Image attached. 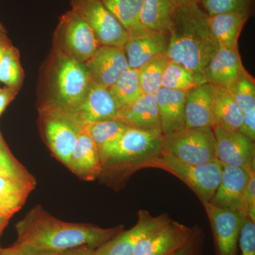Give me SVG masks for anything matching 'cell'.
I'll list each match as a JSON object with an SVG mask.
<instances>
[{
	"label": "cell",
	"mask_w": 255,
	"mask_h": 255,
	"mask_svg": "<svg viewBox=\"0 0 255 255\" xmlns=\"http://www.w3.org/2000/svg\"><path fill=\"white\" fill-rule=\"evenodd\" d=\"M16 244L36 252L63 253L84 246L97 249L123 231L124 226L103 228L65 222L38 206L16 223Z\"/></svg>",
	"instance_id": "1"
},
{
	"label": "cell",
	"mask_w": 255,
	"mask_h": 255,
	"mask_svg": "<svg viewBox=\"0 0 255 255\" xmlns=\"http://www.w3.org/2000/svg\"><path fill=\"white\" fill-rule=\"evenodd\" d=\"M168 33L166 56L169 61L184 65L201 78L220 46L210 31L209 15L199 3L179 6Z\"/></svg>",
	"instance_id": "2"
},
{
	"label": "cell",
	"mask_w": 255,
	"mask_h": 255,
	"mask_svg": "<svg viewBox=\"0 0 255 255\" xmlns=\"http://www.w3.org/2000/svg\"><path fill=\"white\" fill-rule=\"evenodd\" d=\"M162 137L155 130L128 128L115 143L100 153L102 172L109 170L128 175L146 168L162 152Z\"/></svg>",
	"instance_id": "3"
},
{
	"label": "cell",
	"mask_w": 255,
	"mask_h": 255,
	"mask_svg": "<svg viewBox=\"0 0 255 255\" xmlns=\"http://www.w3.org/2000/svg\"><path fill=\"white\" fill-rule=\"evenodd\" d=\"M146 168H157L173 174L187 184L203 205L210 202L219 187L223 165L219 160L191 164L182 162L167 152L152 159Z\"/></svg>",
	"instance_id": "4"
},
{
	"label": "cell",
	"mask_w": 255,
	"mask_h": 255,
	"mask_svg": "<svg viewBox=\"0 0 255 255\" xmlns=\"http://www.w3.org/2000/svg\"><path fill=\"white\" fill-rule=\"evenodd\" d=\"M162 136V150L182 162L199 164L218 160L213 128L184 127Z\"/></svg>",
	"instance_id": "5"
},
{
	"label": "cell",
	"mask_w": 255,
	"mask_h": 255,
	"mask_svg": "<svg viewBox=\"0 0 255 255\" xmlns=\"http://www.w3.org/2000/svg\"><path fill=\"white\" fill-rule=\"evenodd\" d=\"M56 38L58 52L82 63L90 59L101 46L90 25L73 9L60 18Z\"/></svg>",
	"instance_id": "6"
},
{
	"label": "cell",
	"mask_w": 255,
	"mask_h": 255,
	"mask_svg": "<svg viewBox=\"0 0 255 255\" xmlns=\"http://www.w3.org/2000/svg\"><path fill=\"white\" fill-rule=\"evenodd\" d=\"M40 114L47 145L55 157L64 165L68 166L81 126L50 104L41 109Z\"/></svg>",
	"instance_id": "7"
},
{
	"label": "cell",
	"mask_w": 255,
	"mask_h": 255,
	"mask_svg": "<svg viewBox=\"0 0 255 255\" xmlns=\"http://www.w3.org/2000/svg\"><path fill=\"white\" fill-rule=\"evenodd\" d=\"M51 105L80 126L116 119L119 112V106L110 88L92 82L85 95L75 103L65 107Z\"/></svg>",
	"instance_id": "8"
},
{
	"label": "cell",
	"mask_w": 255,
	"mask_h": 255,
	"mask_svg": "<svg viewBox=\"0 0 255 255\" xmlns=\"http://www.w3.org/2000/svg\"><path fill=\"white\" fill-rule=\"evenodd\" d=\"M71 4L90 25L101 46L124 48L130 35L100 0H72Z\"/></svg>",
	"instance_id": "9"
},
{
	"label": "cell",
	"mask_w": 255,
	"mask_h": 255,
	"mask_svg": "<svg viewBox=\"0 0 255 255\" xmlns=\"http://www.w3.org/2000/svg\"><path fill=\"white\" fill-rule=\"evenodd\" d=\"M58 56L55 70V100L50 104L65 107L80 100L91 81L85 64L59 52Z\"/></svg>",
	"instance_id": "10"
},
{
	"label": "cell",
	"mask_w": 255,
	"mask_h": 255,
	"mask_svg": "<svg viewBox=\"0 0 255 255\" xmlns=\"http://www.w3.org/2000/svg\"><path fill=\"white\" fill-rule=\"evenodd\" d=\"M194 229L169 219L138 242L133 255H172L187 244Z\"/></svg>",
	"instance_id": "11"
},
{
	"label": "cell",
	"mask_w": 255,
	"mask_h": 255,
	"mask_svg": "<svg viewBox=\"0 0 255 255\" xmlns=\"http://www.w3.org/2000/svg\"><path fill=\"white\" fill-rule=\"evenodd\" d=\"M203 206L211 225L216 255H237L243 217L239 213L209 202Z\"/></svg>",
	"instance_id": "12"
},
{
	"label": "cell",
	"mask_w": 255,
	"mask_h": 255,
	"mask_svg": "<svg viewBox=\"0 0 255 255\" xmlns=\"http://www.w3.org/2000/svg\"><path fill=\"white\" fill-rule=\"evenodd\" d=\"M137 223L130 229L122 231L115 237L95 249L97 255H133L138 242L167 222V214L152 216L146 210L138 211Z\"/></svg>",
	"instance_id": "13"
},
{
	"label": "cell",
	"mask_w": 255,
	"mask_h": 255,
	"mask_svg": "<svg viewBox=\"0 0 255 255\" xmlns=\"http://www.w3.org/2000/svg\"><path fill=\"white\" fill-rule=\"evenodd\" d=\"M216 137V155L223 165L243 168L255 167V142L238 130L213 128Z\"/></svg>",
	"instance_id": "14"
},
{
	"label": "cell",
	"mask_w": 255,
	"mask_h": 255,
	"mask_svg": "<svg viewBox=\"0 0 255 255\" xmlns=\"http://www.w3.org/2000/svg\"><path fill=\"white\" fill-rule=\"evenodd\" d=\"M90 81L110 88L119 77L128 70L124 48L101 46L85 63Z\"/></svg>",
	"instance_id": "15"
},
{
	"label": "cell",
	"mask_w": 255,
	"mask_h": 255,
	"mask_svg": "<svg viewBox=\"0 0 255 255\" xmlns=\"http://www.w3.org/2000/svg\"><path fill=\"white\" fill-rule=\"evenodd\" d=\"M223 165V164H222ZM253 168L223 165L219 187L209 203L241 215L242 202Z\"/></svg>",
	"instance_id": "16"
},
{
	"label": "cell",
	"mask_w": 255,
	"mask_h": 255,
	"mask_svg": "<svg viewBox=\"0 0 255 255\" xmlns=\"http://www.w3.org/2000/svg\"><path fill=\"white\" fill-rule=\"evenodd\" d=\"M168 43V33L145 30L129 36L124 48L129 68L139 70L154 58L166 55Z\"/></svg>",
	"instance_id": "17"
},
{
	"label": "cell",
	"mask_w": 255,
	"mask_h": 255,
	"mask_svg": "<svg viewBox=\"0 0 255 255\" xmlns=\"http://www.w3.org/2000/svg\"><path fill=\"white\" fill-rule=\"evenodd\" d=\"M238 48L219 46L201 74L204 83L228 88L245 71Z\"/></svg>",
	"instance_id": "18"
},
{
	"label": "cell",
	"mask_w": 255,
	"mask_h": 255,
	"mask_svg": "<svg viewBox=\"0 0 255 255\" xmlns=\"http://www.w3.org/2000/svg\"><path fill=\"white\" fill-rule=\"evenodd\" d=\"M67 167L77 177L88 182L95 180L102 174L98 149L82 126Z\"/></svg>",
	"instance_id": "19"
},
{
	"label": "cell",
	"mask_w": 255,
	"mask_h": 255,
	"mask_svg": "<svg viewBox=\"0 0 255 255\" xmlns=\"http://www.w3.org/2000/svg\"><path fill=\"white\" fill-rule=\"evenodd\" d=\"M187 92L162 87L155 95L162 135L185 127L184 106Z\"/></svg>",
	"instance_id": "20"
},
{
	"label": "cell",
	"mask_w": 255,
	"mask_h": 255,
	"mask_svg": "<svg viewBox=\"0 0 255 255\" xmlns=\"http://www.w3.org/2000/svg\"><path fill=\"white\" fill-rule=\"evenodd\" d=\"M214 85L203 83L187 92L184 106L187 128H212Z\"/></svg>",
	"instance_id": "21"
},
{
	"label": "cell",
	"mask_w": 255,
	"mask_h": 255,
	"mask_svg": "<svg viewBox=\"0 0 255 255\" xmlns=\"http://www.w3.org/2000/svg\"><path fill=\"white\" fill-rule=\"evenodd\" d=\"M116 119L129 127L162 133L155 95H142L131 105L119 110Z\"/></svg>",
	"instance_id": "22"
},
{
	"label": "cell",
	"mask_w": 255,
	"mask_h": 255,
	"mask_svg": "<svg viewBox=\"0 0 255 255\" xmlns=\"http://www.w3.org/2000/svg\"><path fill=\"white\" fill-rule=\"evenodd\" d=\"M243 113L226 87L214 86L212 102V128L238 130Z\"/></svg>",
	"instance_id": "23"
},
{
	"label": "cell",
	"mask_w": 255,
	"mask_h": 255,
	"mask_svg": "<svg viewBox=\"0 0 255 255\" xmlns=\"http://www.w3.org/2000/svg\"><path fill=\"white\" fill-rule=\"evenodd\" d=\"M249 18L246 12H231L209 16V26L219 46L236 49L242 30Z\"/></svg>",
	"instance_id": "24"
},
{
	"label": "cell",
	"mask_w": 255,
	"mask_h": 255,
	"mask_svg": "<svg viewBox=\"0 0 255 255\" xmlns=\"http://www.w3.org/2000/svg\"><path fill=\"white\" fill-rule=\"evenodd\" d=\"M36 181L0 177V217L9 221L24 205Z\"/></svg>",
	"instance_id": "25"
},
{
	"label": "cell",
	"mask_w": 255,
	"mask_h": 255,
	"mask_svg": "<svg viewBox=\"0 0 255 255\" xmlns=\"http://www.w3.org/2000/svg\"><path fill=\"white\" fill-rule=\"evenodd\" d=\"M179 6L176 0H143L140 13L142 28L168 33Z\"/></svg>",
	"instance_id": "26"
},
{
	"label": "cell",
	"mask_w": 255,
	"mask_h": 255,
	"mask_svg": "<svg viewBox=\"0 0 255 255\" xmlns=\"http://www.w3.org/2000/svg\"><path fill=\"white\" fill-rule=\"evenodd\" d=\"M130 36L145 31L140 23L143 0H100Z\"/></svg>",
	"instance_id": "27"
},
{
	"label": "cell",
	"mask_w": 255,
	"mask_h": 255,
	"mask_svg": "<svg viewBox=\"0 0 255 255\" xmlns=\"http://www.w3.org/2000/svg\"><path fill=\"white\" fill-rule=\"evenodd\" d=\"M82 127L95 142L100 154L115 143L129 127L117 119H111Z\"/></svg>",
	"instance_id": "28"
},
{
	"label": "cell",
	"mask_w": 255,
	"mask_h": 255,
	"mask_svg": "<svg viewBox=\"0 0 255 255\" xmlns=\"http://www.w3.org/2000/svg\"><path fill=\"white\" fill-rule=\"evenodd\" d=\"M110 91L119 110L131 105L143 95L139 81L138 70L129 68L124 72L115 84L110 87Z\"/></svg>",
	"instance_id": "29"
},
{
	"label": "cell",
	"mask_w": 255,
	"mask_h": 255,
	"mask_svg": "<svg viewBox=\"0 0 255 255\" xmlns=\"http://www.w3.org/2000/svg\"><path fill=\"white\" fill-rule=\"evenodd\" d=\"M204 83L200 77L181 64L169 61L164 70L162 87L177 91L189 92Z\"/></svg>",
	"instance_id": "30"
},
{
	"label": "cell",
	"mask_w": 255,
	"mask_h": 255,
	"mask_svg": "<svg viewBox=\"0 0 255 255\" xmlns=\"http://www.w3.org/2000/svg\"><path fill=\"white\" fill-rule=\"evenodd\" d=\"M168 63L167 56L162 55L150 60L137 70L143 95H155L162 88L164 70Z\"/></svg>",
	"instance_id": "31"
},
{
	"label": "cell",
	"mask_w": 255,
	"mask_h": 255,
	"mask_svg": "<svg viewBox=\"0 0 255 255\" xmlns=\"http://www.w3.org/2000/svg\"><path fill=\"white\" fill-rule=\"evenodd\" d=\"M243 114L255 112V83L246 70L228 88Z\"/></svg>",
	"instance_id": "32"
},
{
	"label": "cell",
	"mask_w": 255,
	"mask_h": 255,
	"mask_svg": "<svg viewBox=\"0 0 255 255\" xmlns=\"http://www.w3.org/2000/svg\"><path fill=\"white\" fill-rule=\"evenodd\" d=\"M23 80V71L17 50L9 45L0 64V82L7 87L17 89Z\"/></svg>",
	"instance_id": "33"
},
{
	"label": "cell",
	"mask_w": 255,
	"mask_h": 255,
	"mask_svg": "<svg viewBox=\"0 0 255 255\" xmlns=\"http://www.w3.org/2000/svg\"><path fill=\"white\" fill-rule=\"evenodd\" d=\"M0 177L22 181L36 180L27 169L15 158L6 143L0 145Z\"/></svg>",
	"instance_id": "34"
},
{
	"label": "cell",
	"mask_w": 255,
	"mask_h": 255,
	"mask_svg": "<svg viewBox=\"0 0 255 255\" xmlns=\"http://www.w3.org/2000/svg\"><path fill=\"white\" fill-rule=\"evenodd\" d=\"M252 0H200L199 4L209 16L231 12L249 14Z\"/></svg>",
	"instance_id": "35"
},
{
	"label": "cell",
	"mask_w": 255,
	"mask_h": 255,
	"mask_svg": "<svg viewBox=\"0 0 255 255\" xmlns=\"http://www.w3.org/2000/svg\"><path fill=\"white\" fill-rule=\"evenodd\" d=\"M238 243L241 255H255V221L243 217Z\"/></svg>",
	"instance_id": "36"
},
{
	"label": "cell",
	"mask_w": 255,
	"mask_h": 255,
	"mask_svg": "<svg viewBox=\"0 0 255 255\" xmlns=\"http://www.w3.org/2000/svg\"><path fill=\"white\" fill-rule=\"evenodd\" d=\"M205 233L202 228L195 226L189 242L172 255H204Z\"/></svg>",
	"instance_id": "37"
},
{
	"label": "cell",
	"mask_w": 255,
	"mask_h": 255,
	"mask_svg": "<svg viewBox=\"0 0 255 255\" xmlns=\"http://www.w3.org/2000/svg\"><path fill=\"white\" fill-rule=\"evenodd\" d=\"M241 216L255 221V171H252L242 202Z\"/></svg>",
	"instance_id": "38"
},
{
	"label": "cell",
	"mask_w": 255,
	"mask_h": 255,
	"mask_svg": "<svg viewBox=\"0 0 255 255\" xmlns=\"http://www.w3.org/2000/svg\"><path fill=\"white\" fill-rule=\"evenodd\" d=\"M238 131L255 142V112L243 114V122Z\"/></svg>",
	"instance_id": "39"
},
{
	"label": "cell",
	"mask_w": 255,
	"mask_h": 255,
	"mask_svg": "<svg viewBox=\"0 0 255 255\" xmlns=\"http://www.w3.org/2000/svg\"><path fill=\"white\" fill-rule=\"evenodd\" d=\"M63 253L33 251L16 243L6 249L0 248V255H63Z\"/></svg>",
	"instance_id": "40"
},
{
	"label": "cell",
	"mask_w": 255,
	"mask_h": 255,
	"mask_svg": "<svg viewBox=\"0 0 255 255\" xmlns=\"http://www.w3.org/2000/svg\"><path fill=\"white\" fill-rule=\"evenodd\" d=\"M16 90H17L16 89L6 87L0 92V117L6 110L7 106L9 105L10 102L14 98L17 93Z\"/></svg>",
	"instance_id": "41"
},
{
	"label": "cell",
	"mask_w": 255,
	"mask_h": 255,
	"mask_svg": "<svg viewBox=\"0 0 255 255\" xmlns=\"http://www.w3.org/2000/svg\"><path fill=\"white\" fill-rule=\"evenodd\" d=\"M65 255H97L95 249L90 247L84 246L73 248L64 253Z\"/></svg>",
	"instance_id": "42"
},
{
	"label": "cell",
	"mask_w": 255,
	"mask_h": 255,
	"mask_svg": "<svg viewBox=\"0 0 255 255\" xmlns=\"http://www.w3.org/2000/svg\"><path fill=\"white\" fill-rule=\"evenodd\" d=\"M9 46V44L7 43L6 38L0 41V64H1V60H2L5 52H6Z\"/></svg>",
	"instance_id": "43"
},
{
	"label": "cell",
	"mask_w": 255,
	"mask_h": 255,
	"mask_svg": "<svg viewBox=\"0 0 255 255\" xmlns=\"http://www.w3.org/2000/svg\"><path fill=\"white\" fill-rule=\"evenodd\" d=\"M178 5L181 6H187V5H191L198 4L200 0H176Z\"/></svg>",
	"instance_id": "44"
},
{
	"label": "cell",
	"mask_w": 255,
	"mask_h": 255,
	"mask_svg": "<svg viewBox=\"0 0 255 255\" xmlns=\"http://www.w3.org/2000/svg\"><path fill=\"white\" fill-rule=\"evenodd\" d=\"M8 222H9V221H7V220L0 217V236H1L5 227L7 226Z\"/></svg>",
	"instance_id": "45"
},
{
	"label": "cell",
	"mask_w": 255,
	"mask_h": 255,
	"mask_svg": "<svg viewBox=\"0 0 255 255\" xmlns=\"http://www.w3.org/2000/svg\"><path fill=\"white\" fill-rule=\"evenodd\" d=\"M4 38H6V36H5L4 31V29H3V27L1 26V25L0 24V41L4 39Z\"/></svg>",
	"instance_id": "46"
},
{
	"label": "cell",
	"mask_w": 255,
	"mask_h": 255,
	"mask_svg": "<svg viewBox=\"0 0 255 255\" xmlns=\"http://www.w3.org/2000/svg\"><path fill=\"white\" fill-rule=\"evenodd\" d=\"M6 143L4 142V139H3L2 136H1V132H0V145H4V144Z\"/></svg>",
	"instance_id": "47"
},
{
	"label": "cell",
	"mask_w": 255,
	"mask_h": 255,
	"mask_svg": "<svg viewBox=\"0 0 255 255\" xmlns=\"http://www.w3.org/2000/svg\"><path fill=\"white\" fill-rule=\"evenodd\" d=\"M1 89H0V92H1Z\"/></svg>",
	"instance_id": "48"
},
{
	"label": "cell",
	"mask_w": 255,
	"mask_h": 255,
	"mask_svg": "<svg viewBox=\"0 0 255 255\" xmlns=\"http://www.w3.org/2000/svg\"><path fill=\"white\" fill-rule=\"evenodd\" d=\"M63 255H64V253H63Z\"/></svg>",
	"instance_id": "49"
}]
</instances>
